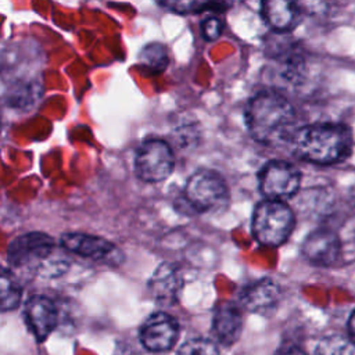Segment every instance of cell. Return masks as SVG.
<instances>
[{
  "mask_svg": "<svg viewBox=\"0 0 355 355\" xmlns=\"http://www.w3.org/2000/svg\"><path fill=\"white\" fill-rule=\"evenodd\" d=\"M250 135L266 146H277L291 140L295 111L291 103L279 92L265 90L254 96L245 110Z\"/></svg>",
  "mask_w": 355,
  "mask_h": 355,
  "instance_id": "1",
  "label": "cell"
},
{
  "mask_svg": "<svg viewBox=\"0 0 355 355\" xmlns=\"http://www.w3.org/2000/svg\"><path fill=\"white\" fill-rule=\"evenodd\" d=\"M291 140L300 158L318 165L337 164L352 148L351 129L343 123L308 125L295 130Z\"/></svg>",
  "mask_w": 355,
  "mask_h": 355,
  "instance_id": "2",
  "label": "cell"
},
{
  "mask_svg": "<svg viewBox=\"0 0 355 355\" xmlns=\"http://www.w3.org/2000/svg\"><path fill=\"white\" fill-rule=\"evenodd\" d=\"M7 255L12 268L28 269L40 275L57 276L67 266L53 237L40 232L26 233L12 240Z\"/></svg>",
  "mask_w": 355,
  "mask_h": 355,
  "instance_id": "3",
  "label": "cell"
},
{
  "mask_svg": "<svg viewBox=\"0 0 355 355\" xmlns=\"http://www.w3.org/2000/svg\"><path fill=\"white\" fill-rule=\"evenodd\" d=\"M294 227V214L284 201L265 200L259 202L252 215V233L268 247L283 244Z\"/></svg>",
  "mask_w": 355,
  "mask_h": 355,
  "instance_id": "4",
  "label": "cell"
},
{
  "mask_svg": "<svg viewBox=\"0 0 355 355\" xmlns=\"http://www.w3.org/2000/svg\"><path fill=\"white\" fill-rule=\"evenodd\" d=\"M183 197L186 204L197 212H215L226 207L229 190L219 173L200 169L186 182Z\"/></svg>",
  "mask_w": 355,
  "mask_h": 355,
  "instance_id": "5",
  "label": "cell"
},
{
  "mask_svg": "<svg viewBox=\"0 0 355 355\" xmlns=\"http://www.w3.org/2000/svg\"><path fill=\"white\" fill-rule=\"evenodd\" d=\"M175 159L168 143L159 139L144 141L135 158V172L139 179L157 183L165 180L173 171Z\"/></svg>",
  "mask_w": 355,
  "mask_h": 355,
  "instance_id": "6",
  "label": "cell"
},
{
  "mask_svg": "<svg viewBox=\"0 0 355 355\" xmlns=\"http://www.w3.org/2000/svg\"><path fill=\"white\" fill-rule=\"evenodd\" d=\"M300 183V171L287 161H269L259 172V190L268 200L283 201L294 196Z\"/></svg>",
  "mask_w": 355,
  "mask_h": 355,
  "instance_id": "7",
  "label": "cell"
},
{
  "mask_svg": "<svg viewBox=\"0 0 355 355\" xmlns=\"http://www.w3.org/2000/svg\"><path fill=\"white\" fill-rule=\"evenodd\" d=\"M61 247L69 252L78 254L93 261L107 262V263H119L122 261V252L108 240L83 234V233H67L61 237Z\"/></svg>",
  "mask_w": 355,
  "mask_h": 355,
  "instance_id": "8",
  "label": "cell"
},
{
  "mask_svg": "<svg viewBox=\"0 0 355 355\" xmlns=\"http://www.w3.org/2000/svg\"><path fill=\"white\" fill-rule=\"evenodd\" d=\"M179 336V326L175 318L165 312L153 313L141 326V344L154 352L168 351L173 347Z\"/></svg>",
  "mask_w": 355,
  "mask_h": 355,
  "instance_id": "9",
  "label": "cell"
},
{
  "mask_svg": "<svg viewBox=\"0 0 355 355\" xmlns=\"http://www.w3.org/2000/svg\"><path fill=\"white\" fill-rule=\"evenodd\" d=\"M302 254L313 265H334L340 257V239L330 229H316L304 240Z\"/></svg>",
  "mask_w": 355,
  "mask_h": 355,
  "instance_id": "10",
  "label": "cell"
},
{
  "mask_svg": "<svg viewBox=\"0 0 355 355\" xmlns=\"http://www.w3.org/2000/svg\"><path fill=\"white\" fill-rule=\"evenodd\" d=\"M25 322L37 341L46 340L57 324V309L51 300L44 295L31 297L24 309Z\"/></svg>",
  "mask_w": 355,
  "mask_h": 355,
  "instance_id": "11",
  "label": "cell"
},
{
  "mask_svg": "<svg viewBox=\"0 0 355 355\" xmlns=\"http://www.w3.org/2000/svg\"><path fill=\"white\" fill-rule=\"evenodd\" d=\"M241 305L254 313H269L280 301V287L269 277L248 284L240 295Z\"/></svg>",
  "mask_w": 355,
  "mask_h": 355,
  "instance_id": "12",
  "label": "cell"
},
{
  "mask_svg": "<svg viewBox=\"0 0 355 355\" xmlns=\"http://www.w3.org/2000/svg\"><path fill=\"white\" fill-rule=\"evenodd\" d=\"M243 315L239 305L230 301L220 302L212 318V334L222 345H232L240 337Z\"/></svg>",
  "mask_w": 355,
  "mask_h": 355,
  "instance_id": "13",
  "label": "cell"
},
{
  "mask_svg": "<svg viewBox=\"0 0 355 355\" xmlns=\"http://www.w3.org/2000/svg\"><path fill=\"white\" fill-rule=\"evenodd\" d=\"M183 286V279L179 269L172 263L159 265L153 273L148 287L151 295L162 305H172L176 302Z\"/></svg>",
  "mask_w": 355,
  "mask_h": 355,
  "instance_id": "14",
  "label": "cell"
},
{
  "mask_svg": "<svg viewBox=\"0 0 355 355\" xmlns=\"http://www.w3.org/2000/svg\"><path fill=\"white\" fill-rule=\"evenodd\" d=\"M261 8V14L268 25L280 32L294 28L300 17L298 6L287 0H268L262 3Z\"/></svg>",
  "mask_w": 355,
  "mask_h": 355,
  "instance_id": "15",
  "label": "cell"
},
{
  "mask_svg": "<svg viewBox=\"0 0 355 355\" xmlns=\"http://www.w3.org/2000/svg\"><path fill=\"white\" fill-rule=\"evenodd\" d=\"M22 297V287L17 276L6 269L0 268V312L15 309Z\"/></svg>",
  "mask_w": 355,
  "mask_h": 355,
  "instance_id": "16",
  "label": "cell"
},
{
  "mask_svg": "<svg viewBox=\"0 0 355 355\" xmlns=\"http://www.w3.org/2000/svg\"><path fill=\"white\" fill-rule=\"evenodd\" d=\"M139 64L150 73L162 72L169 64L166 47L162 43H148L139 54Z\"/></svg>",
  "mask_w": 355,
  "mask_h": 355,
  "instance_id": "17",
  "label": "cell"
},
{
  "mask_svg": "<svg viewBox=\"0 0 355 355\" xmlns=\"http://www.w3.org/2000/svg\"><path fill=\"white\" fill-rule=\"evenodd\" d=\"M315 355H355V344L341 336H330L320 340Z\"/></svg>",
  "mask_w": 355,
  "mask_h": 355,
  "instance_id": "18",
  "label": "cell"
},
{
  "mask_svg": "<svg viewBox=\"0 0 355 355\" xmlns=\"http://www.w3.org/2000/svg\"><path fill=\"white\" fill-rule=\"evenodd\" d=\"M178 355H219V351L211 340L191 338L179 348Z\"/></svg>",
  "mask_w": 355,
  "mask_h": 355,
  "instance_id": "19",
  "label": "cell"
},
{
  "mask_svg": "<svg viewBox=\"0 0 355 355\" xmlns=\"http://www.w3.org/2000/svg\"><path fill=\"white\" fill-rule=\"evenodd\" d=\"M164 7L175 11V12H201L204 8H218V7H226V4L222 3H200V1H162Z\"/></svg>",
  "mask_w": 355,
  "mask_h": 355,
  "instance_id": "20",
  "label": "cell"
},
{
  "mask_svg": "<svg viewBox=\"0 0 355 355\" xmlns=\"http://www.w3.org/2000/svg\"><path fill=\"white\" fill-rule=\"evenodd\" d=\"M201 31H202V36L207 40H215L220 36L222 31H223V22L220 18L218 17H208L202 25H201Z\"/></svg>",
  "mask_w": 355,
  "mask_h": 355,
  "instance_id": "21",
  "label": "cell"
},
{
  "mask_svg": "<svg viewBox=\"0 0 355 355\" xmlns=\"http://www.w3.org/2000/svg\"><path fill=\"white\" fill-rule=\"evenodd\" d=\"M277 355H308L301 347L295 345V344H290V345H284L279 349Z\"/></svg>",
  "mask_w": 355,
  "mask_h": 355,
  "instance_id": "22",
  "label": "cell"
},
{
  "mask_svg": "<svg viewBox=\"0 0 355 355\" xmlns=\"http://www.w3.org/2000/svg\"><path fill=\"white\" fill-rule=\"evenodd\" d=\"M348 333H349V340L355 344V309L351 313L348 320Z\"/></svg>",
  "mask_w": 355,
  "mask_h": 355,
  "instance_id": "23",
  "label": "cell"
},
{
  "mask_svg": "<svg viewBox=\"0 0 355 355\" xmlns=\"http://www.w3.org/2000/svg\"><path fill=\"white\" fill-rule=\"evenodd\" d=\"M0 130H1V114H0Z\"/></svg>",
  "mask_w": 355,
  "mask_h": 355,
  "instance_id": "24",
  "label": "cell"
}]
</instances>
